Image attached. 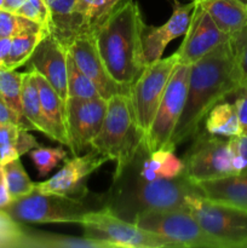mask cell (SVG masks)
<instances>
[{"label":"cell","instance_id":"obj_1","mask_svg":"<svg viewBox=\"0 0 247 248\" xmlns=\"http://www.w3.org/2000/svg\"><path fill=\"white\" fill-rule=\"evenodd\" d=\"M240 90L230 40L190 65L185 102L171 138V149L193 138L211 109Z\"/></svg>","mask_w":247,"mask_h":248},{"label":"cell","instance_id":"obj_2","mask_svg":"<svg viewBox=\"0 0 247 248\" xmlns=\"http://www.w3.org/2000/svg\"><path fill=\"white\" fill-rule=\"evenodd\" d=\"M144 19L135 0H121L91 34L109 75L131 91L145 67L143 56Z\"/></svg>","mask_w":247,"mask_h":248},{"label":"cell","instance_id":"obj_3","mask_svg":"<svg viewBox=\"0 0 247 248\" xmlns=\"http://www.w3.org/2000/svg\"><path fill=\"white\" fill-rule=\"evenodd\" d=\"M198 195H202L200 188L184 172L170 178H144L123 169L114 172L110 188L103 194V207L135 223L147 211L188 210V199Z\"/></svg>","mask_w":247,"mask_h":248},{"label":"cell","instance_id":"obj_4","mask_svg":"<svg viewBox=\"0 0 247 248\" xmlns=\"http://www.w3.org/2000/svg\"><path fill=\"white\" fill-rule=\"evenodd\" d=\"M103 208V195L65 196L43 194L34 189L31 194L12 200L2 212L21 223H77L91 211Z\"/></svg>","mask_w":247,"mask_h":248},{"label":"cell","instance_id":"obj_5","mask_svg":"<svg viewBox=\"0 0 247 248\" xmlns=\"http://www.w3.org/2000/svg\"><path fill=\"white\" fill-rule=\"evenodd\" d=\"M144 140L137 125L132 102L128 94L119 93L107 101V113L91 148L115 161V171L123 169L133 157Z\"/></svg>","mask_w":247,"mask_h":248},{"label":"cell","instance_id":"obj_6","mask_svg":"<svg viewBox=\"0 0 247 248\" xmlns=\"http://www.w3.org/2000/svg\"><path fill=\"white\" fill-rule=\"evenodd\" d=\"M84 236L108 248H176L169 240L113 215L106 207L82 218Z\"/></svg>","mask_w":247,"mask_h":248},{"label":"cell","instance_id":"obj_7","mask_svg":"<svg viewBox=\"0 0 247 248\" xmlns=\"http://www.w3.org/2000/svg\"><path fill=\"white\" fill-rule=\"evenodd\" d=\"M188 211L220 248L247 247V210L190 196Z\"/></svg>","mask_w":247,"mask_h":248},{"label":"cell","instance_id":"obj_8","mask_svg":"<svg viewBox=\"0 0 247 248\" xmlns=\"http://www.w3.org/2000/svg\"><path fill=\"white\" fill-rule=\"evenodd\" d=\"M178 64L176 53L145 64L144 69L131 86L132 102L137 125L143 136H147L155 118L174 68Z\"/></svg>","mask_w":247,"mask_h":248},{"label":"cell","instance_id":"obj_9","mask_svg":"<svg viewBox=\"0 0 247 248\" xmlns=\"http://www.w3.org/2000/svg\"><path fill=\"white\" fill-rule=\"evenodd\" d=\"M135 224L169 240L174 247L220 248L188 210H153L139 213Z\"/></svg>","mask_w":247,"mask_h":248},{"label":"cell","instance_id":"obj_10","mask_svg":"<svg viewBox=\"0 0 247 248\" xmlns=\"http://www.w3.org/2000/svg\"><path fill=\"white\" fill-rule=\"evenodd\" d=\"M184 173L194 183L235 174L232 152L225 137L199 132L182 159Z\"/></svg>","mask_w":247,"mask_h":248},{"label":"cell","instance_id":"obj_11","mask_svg":"<svg viewBox=\"0 0 247 248\" xmlns=\"http://www.w3.org/2000/svg\"><path fill=\"white\" fill-rule=\"evenodd\" d=\"M189 73L190 65L179 63L172 73L149 132L144 137L145 145L150 152L172 150L171 138L185 102Z\"/></svg>","mask_w":247,"mask_h":248},{"label":"cell","instance_id":"obj_12","mask_svg":"<svg viewBox=\"0 0 247 248\" xmlns=\"http://www.w3.org/2000/svg\"><path fill=\"white\" fill-rule=\"evenodd\" d=\"M106 113L107 99L102 97L65 101V121L73 155L91 149L92 142L103 125Z\"/></svg>","mask_w":247,"mask_h":248},{"label":"cell","instance_id":"obj_13","mask_svg":"<svg viewBox=\"0 0 247 248\" xmlns=\"http://www.w3.org/2000/svg\"><path fill=\"white\" fill-rule=\"evenodd\" d=\"M193 14L188 31L181 46L176 51L179 64L191 65L222 44L230 40L223 33L199 0H194Z\"/></svg>","mask_w":247,"mask_h":248},{"label":"cell","instance_id":"obj_14","mask_svg":"<svg viewBox=\"0 0 247 248\" xmlns=\"http://www.w3.org/2000/svg\"><path fill=\"white\" fill-rule=\"evenodd\" d=\"M107 161L109 160L106 155L91 148L86 154L74 155L73 159L65 161L64 166L50 179L35 183V189L43 194L84 196L87 194L85 181Z\"/></svg>","mask_w":247,"mask_h":248},{"label":"cell","instance_id":"obj_15","mask_svg":"<svg viewBox=\"0 0 247 248\" xmlns=\"http://www.w3.org/2000/svg\"><path fill=\"white\" fill-rule=\"evenodd\" d=\"M68 51L75 64L89 78L98 90L102 98L108 101L115 94L124 93L130 96V90L121 86L109 75L99 56L91 33H80L68 45Z\"/></svg>","mask_w":247,"mask_h":248},{"label":"cell","instance_id":"obj_16","mask_svg":"<svg viewBox=\"0 0 247 248\" xmlns=\"http://www.w3.org/2000/svg\"><path fill=\"white\" fill-rule=\"evenodd\" d=\"M68 47L52 33H47L38 44L27 62L28 70L43 75L63 101L68 98Z\"/></svg>","mask_w":247,"mask_h":248},{"label":"cell","instance_id":"obj_17","mask_svg":"<svg viewBox=\"0 0 247 248\" xmlns=\"http://www.w3.org/2000/svg\"><path fill=\"white\" fill-rule=\"evenodd\" d=\"M194 0L189 4L174 1L173 11L170 18L160 27H144L143 31V56L145 64L155 62L162 57L167 45L174 39L184 35L190 23L194 10Z\"/></svg>","mask_w":247,"mask_h":248},{"label":"cell","instance_id":"obj_18","mask_svg":"<svg viewBox=\"0 0 247 248\" xmlns=\"http://www.w3.org/2000/svg\"><path fill=\"white\" fill-rule=\"evenodd\" d=\"M34 78L40 94L44 118L50 130V138L60 144L70 148L65 121V102L61 98L60 94L43 75L34 72Z\"/></svg>","mask_w":247,"mask_h":248},{"label":"cell","instance_id":"obj_19","mask_svg":"<svg viewBox=\"0 0 247 248\" xmlns=\"http://www.w3.org/2000/svg\"><path fill=\"white\" fill-rule=\"evenodd\" d=\"M196 184L208 200L247 210V171Z\"/></svg>","mask_w":247,"mask_h":248},{"label":"cell","instance_id":"obj_20","mask_svg":"<svg viewBox=\"0 0 247 248\" xmlns=\"http://www.w3.org/2000/svg\"><path fill=\"white\" fill-rule=\"evenodd\" d=\"M218 28L230 39L247 23V7L240 0H199Z\"/></svg>","mask_w":247,"mask_h":248},{"label":"cell","instance_id":"obj_21","mask_svg":"<svg viewBox=\"0 0 247 248\" xmlns=\"http://www.w3.org/2000/svg\"><path fill=\"white\" fill-rule=\"evenodd\" d=\"M50 11V33L68 47L79 34V26L74 15L77 0H45Z\"/></svg>","mask_w":247,"mask_h":248},{"label":"cell","instance_id":"obj_22","mask_svg":"<svg viewBox=\"0 0 247 248\" xmlns=\"http://www.w3.org/2000/svg\"><path fill=\"white\" fill-rule=\"evenodd\" d=\"M39 145L29 131L18 126L0 124V164L19 159Z\"/></svg>","mask_w":247,"mask_h":248},{"label":"cell","instance_id":"obj_23","mask_svg":"<svg viewBox=\"0 0 247 248\" xmlns=\"http://www.w3.org/2000/svg\"><path fill=\"white\" fill-rule=\"evenodd\" d=\"M22 108H23L24 118L33 126L35 131L50 138V130L44 118L41 109L40 94H39L38 85L35 82L33 70L24 72L22 80Z\"/></svg>","mask_w":247,"mask_h":248},{"label":"cell","instance_id":"obj_24","mask_svg":"<svg viewBox=\"0 0 247 248\" xmlns=\"http://www.w3.org/2000/svg\"><path fill=\"white\" fill-rule=\"evenodd\" d=\"M205 127L211 135L225 138L242 135L235 104L225 101L220 102L211 109L205 119Z\"/></svg>","mask_w":247,"mask_h":248},{"label":"cell","instance_id":"obj_25","mask_svg":"<svg viewBox=\"0 0 247 248\" xmlns=\"http://www.w3.org/2000/svg\"><path fill=\"white\" fill-rule=\"evenodd\" d=\"M24 247L41 248H108L98 241H93L87 237H75L68 235L52 234L45 232L26 230Z\"/></svg>","mask_w":247,"mask_h":248},{"label":"cell","instance_id":"obj_26","mask_svg":"<svg viewBox=\"0 0 247 248\" xmlns=\"http://www.w3.org/2000/svg\"><path fill=\"white\" fill-rule=\"evenodd\" d=\"M121 0H77L74 15L80 33H91L99 21L104 18Z\"/></svg>","mask_w":247,"mask_h":248},{"label":"cell","instance_id":"obj_27","mask_svg":"<svg viewBox=\"0 0 247 248\" xmlns=\"http://www.w3.org/2000/svg\"><path fill=\"white\" fill-rule=\"evenodd\" d=\"M24 73L17 70L1 69L0 68V96L5 99L10 108L19 116L29 131H33V126L28 123L23 115L22 108V80Z\"/></svg>","mask_w":247,"mask_h":248},{"label":"cell","instance_id":"obj_28","mask_svg":"<svg viewBox=\"0 0 247 248\" xmlns=\"http://www.w3.org/2000/svg\"><path fill=\"white\" fill-rule=\"evenodd\" d=\"M47 33L50 31H43L33 34H19L11 38V50L4 69L17 70V68L27 64L38 44Z\"/></svg>","mask_w":247,"mask_h":248},{"label":"cell","instance_id":"obj_29","mask_svg":"<svg viewBox=\"0 0 247 248\" xmlns=\"http://www.w3.org/2000/svg\"><path fill=\"white\" fill-rule=\"evenodd\" d=\"M2 170L11 201L28 195L35 189V183L29 178L19 159L2 164Z\"/></svg>","mask_w":247,"mask_h":248},{"label":"cell","instance_id":"obj_30","mask_svg":"<svg viewBox=\"0 0 247 248\" xmlns=\"http://www.w3.org/2000/svg\"><path fill=\"white\" fill-rule=\"evenodd\" d=\"M68 98H96L101 97L91 80L77 68L68 51ZM67 98V99H68Z\"/></svg>","mask_w":247,"mask_h":248},{"label":"cell","instance_id":"obj_31","mask_svg":"<svg viewBox=\"0 0 247 248\" xmlns=\"http://www.w3.org/2000/svg\"><path fill=\"white\" fill-rule=\"evenodd\" d=\"M43 31L46 29L36 22L19 16L16 12L0 9V38H14L19 34H33Z\"/></svg>","mask_w":247,"mask_h":248},{"label":"cell","instance_id":"obj_32","mask_svg":"<svg viewBox=\"0 0 247 248\" xmlns=\"http://www.w3.org/2000/svg\"><path fill=\"white\" fill-rule=\"evenodd\" d=\"M68 153L63 147H36L29 152L34 166L39 171V177H45L50 173L55 167L61 164V161L67 157Z\"/></svg>","mask_w":247,"mask_h":248},{"label":"cell","instance_id":"obj_33","mask_svg":"<svg viewBox=\"0 0 247 248\" xmlns=\"http://www.w3.org/2000/svg\"><path fill=\"white\" fill-rule=\"evenodd\" d=\"M240 90L247 89V23L230 39Z\"/></svg>","mask_w":247,"mask_h":248},{"label":"cell","instance_id":"obj_34","mask_svg":"<svg viewBox=\"0 0 247 248\" xmlns=\"http://www.w3.org/2000/svg\"><path fill=\"white\" fill-rule=\"evenodd\" d=\"M16 14L36 22L50 31V11L45 0H24Z\"/></svg>","mask_w":247,"mask_h":248},{"label":"cell","instance_id":"obj_35","mask_svg":"<svg viewBox=\"0 0 247 248\" xmlns=\"http://www.w3.org/2000/svg\"><path fill=\"white\" fill-rule=\"evenodd\" d=\"M232 152V167L235 172L247 171V136L239 135L228 138Z\"/></svg>","mask_w":247,"mask_h":248},{"label":"cell","instance_id":"obj_36","mask_svg":"<svg viewBox=\"0 0 247 248\" xmlns=\"http://www.w3.org/2000/svg\"><path fill=\"white\" fill-rule=\"evenodd\" d=\"M235 94L236 99L234 104L242 128V135H247V89L239 90Z\"/></svg>","mask_w":247,"mask_h":248},{"label":"cell","instance_id":"obj_37","mask_svg":"<svg viewBox=\"0 0 247 248\" xmlns=\"http://www.w3.org/2000/svg\"><path fill=\"white\" fill-rule=\"evenodd\" d=\"M0 124H5V125H15L18 127L23 128V130L29 131L27 126L24 125L23 121L19 119V116L10 108L9 104L5 102V99L0 96Z\"/></svg>","mask_w":247,"mask_h":248},{"label":"cell","instance_id":"obj_38","mask_svg":"<svg viewBox=\"0 0 247 248\" xmlns=\"http://www.w3.org/2000/svg\"><path fill=\"white\" fill-rule=\"evenodd\" d=\"M10 202H11V198H10L9 191H7L4 170H2V164H0V211L4 210Z\"/></svg>","mask_w":247,"mask_h":248},{"label":"cell","instance_id":"obj_39","mask_svg":"<svg viewBox=\"0 0 247 248\" xmlns=\"http://www.w3.org/2000/svg\"><path fill=\"white\" fill-rule=\"evenodd\" d=\"M11 50V38H0V68L4 69Z\"/></svg>","mask_w":247,"mask_h":248},{"label":"cell","instance_id":"obj_40","mask_svg":"<svg viewBox=\"0 0 247 248\" xmlns=\"http://www.w3.org/2000/svg\"><path fill=\"white\" fill-rule=\"evenodd\" d=\"M24 0H4V9L7 11L16 12L21 7Z\"/></svg>","mask_w":247,"mask_h":248},{"label":"cell","instance_id":"obj_41","mask_svg":"<svg viewBox=\"0 0 247 248\" xmlns=\"http://www.w3.org/2000/svg\"><path fill=\"white\" fill-rule=\"evenodd\" d=\"M0 9H4V0H0Z\"/></svg>","mask_w":247,"mask_h":248},{"label":"cell","instance_id":"obj_42","mask_svg":"<svg viewBox=\"0 0 247 248\" xmlns=\"http://www.w3.org/2000/svg\"><path fill=\"white\" fill-rule=\"evenodd\" d=\"M240 1H241V2H242V4H244V5H245V6H246V7H247V0H240Z\"/></svg>","mask_w":247,"mask_h":248},{"label":"cell","instance_id":"obj_43","mask_svg":"<svg viewBox=\"0 0 247 248\" xmlns=\"http://www.w3.org/2000/svg\"><path fill=\"white\" fill-rule=\"evenodd\" d=\"M246 136H247V135H246Z\"/></svg>","mask_w":247,"mask_h":248}]
</instances>
